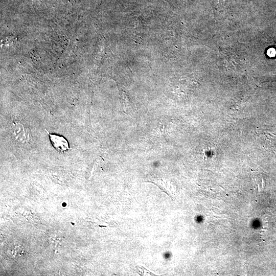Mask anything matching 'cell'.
<instances>
[{
  "label": "cell",
  "mask_w": 276,
  "mask_h": 276,
  "mask_svg": "<svg viewBox=\"0 0 276 276\" xmlns=\"http://www.w3.org/2000/svg\"><path fill=\"white\" fill-rule=\"evenodd\" d=\"M49 135L52 145L57 150L64 152L70 149L68 143L64 137L51 133Z\"/></svg>",
  "instance_id": "6da1fadb"
},
{
  "label": "cell",
  "mask_w": 276,
  "mask_h": 276,
  "mask_svg": "<svg viewBox=\"0 0 276 276\" xmlns=\"http://www.w3.org/2000/svg\"><path fill=\"white\" fill-rule=\"evenodd\" d=\"M12 135L16 141L20 143H24L28 139L24 126L19 123L15 124L13 127Z\"/></svg>",
  "instance_id": "7a4b0ae2"
}]
</instances>
